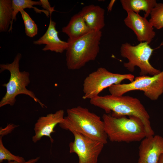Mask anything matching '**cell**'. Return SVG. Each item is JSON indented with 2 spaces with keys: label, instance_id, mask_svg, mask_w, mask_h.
<instances>
[{
  "label": "cell",
  "instance_id": "obj_1",
  "mask_svg": "<svg viewBox=\"0 0 163 163\" xmlns=\"http://www.w3.org/2000/svg\"><path fill=\"white\" fill-rule=\"evenodd\" d=\"M90 102L115 117L126 116L139 117L144 124L146 137L155 135L151 126L149 115L138 99L128 95L116 96L110 94L99 95L90 100Z\"/></svg>",
  "mask_w": 163,
  "mask_h": 163
},
{
  "label": "cell",
  "instance_id": "obj_2",
  "mask_svg": "<svg viewBox=\"0 0 163 163\" xmlns=\"http://www.w3.org/2000/svg\"><path fill=\"white\" fill-rule=\"evenodd\" d=\"M67 115L59 124L60 127L71 132H75L104 144L108 137L100 117L81 106L68 109Z\"/></svg>",
  "mask_w": 163,
  "mask_h": 163
},
{
  "label": "cell",
  "instance_id": "obj_3",
  "mask_svg": "<svg viewBox=\"0 0 163 163\" xmlns=\"http://www.w3.org/2000/svg\"><path fill=\"white\" fill-rule=\"evenodd\" d=\"M102 36L101 31L91 30L77 39H68L66 50L68 69H79L88 62L95 60L99 52Z\"/></svg>",
  "mask_w": 163,
  "mask_h": 163
},
{
  "label": "cell",
  "instance_id": "obj_4",
  "mask_svg": "<svg viewBox=\"0 0 163 163\" xmlns=\"http://www.w3.org/2000/svg\"><path fill=\"white\" fill-rule=\"evenodd\" d=\"M104 129L108 138L112 142L129 143L141 141L146 137L143 123L134 116L115 117L110 114L102 116Z\"/></svg>",
  "mask_w": 163,
  "mask_h": 163
},
{
  "label": "cell",
  "instance_id": "obj_5",
  "mask_svg": "<svg viewBox=\"0 0 163 163\" xmlns=\"http://www.w3.org/2000/svg\"><path fill=\"white\" fill-rule=\"evenodd\" d=\"M21 57V54L18 53L11 63L0 65V72L8 70L10 75L8 82L2 85L6 88V91L0 102V107L8 104L13 106L16 101V97L20 94L28 95L39 103L42 107H46L32 91L27 88L30 83V73L25 71H20L19 62Z\"/></svg>",
  "mask_w": 163,
  "mask_h": 163
},
{
  "label": "cell",
  "instance_id": "obj_6",
  "mask_svg": "<svg viewBox=\"0 0 163 163\" xmlns=\"http://www.w3.org/2000/svg\"><path fill=\"white\" fill-rule=\"evenodd\" d=\"M149 44L145 42H140L135 46L128 42L123 43L120 47V55L128 60L123 63L124 66L132 72L134 71L135 67H138L140 70V76H154L160 73L161 71L155 68L150 63V57L155 49Z\"/></svg>",
  "mask_w": 163,
  "mask_h": 163
},
{
  "label": "cell",
  "instance_id": "obj_7",
  "mask_svg": "<svg viewBox=\"0 0 163 163\" xmlns=\"http://www.w3.org/2000/svg\"><path fill=\"white\" fill-rule=\"evenodd\" d=\"M135 76L131 74L114 73L104 68L101 67L89 74L85 79L83 85L84 99L94 98L98 96L104 89L114 85L121 84L128 80L131 82Z\"/></svg>",
  "mask_w": 163,
  "mask_h": 163
},
{
  "label": "cell",
  "instance_id": "obj_8",
  "mask_svg": "<svg viewBox=\"0 0 163 163\" xmlns=\"http://www.w3.org/2000/svg\"><path fill=\"white\" fill-rule=\"evenodd\" d=\"M135 90L143 91L144 95L152 101L158 100L163 93V70L154 76L140 75L129 83L114 85L109 88L110 94L116 96Z\"/></svg>",
  "mask_w": 163,
  "mask_h": 163
},
{
  "label": "cell",
  "instance_id": "obj_9",
  "mask_svg": "<svg viewBox=\"0 0 163 163\" xmlns=\"http://www.w3.org/2000/svg\"><path fill=\"white\" fill-rule=\"evenodd\" d=\"M72 133L74 140L69 144V152L77 155L78 163H97L104 144L76 132Z\"/></svg>",
  "mask_w": 163,
  "mask_h": 163
},
{
  "label": "cell",
  "instance_id": "obj_10",
  "mask_svg": "<svg viewBox=\"0 0 163 163\" xmlns=\"http://www.w3.org/2000/svg\"><path fill=\"white\" fill-rule=\"evenodd\" d=\"M127 15L124 20L125 25L135 34L137 40L149 44L155 37L154 27L144 17L132 11L127 12Z\"/></svg>",
  "mask_w": 163,
  "mask_h": 163
},
{
  "label": "cell",
  "instance_id": "obj_11",
  "mask_svg": "<svg viewBox=\"0 0 163 163\" xmlns=\"http://www.w3.org/2000/svg\"><path fill=\"white\" fill-rule=\"evenodd\" d=\"M163 154V137L154 135L145 137L139 148L137 163H158Z\"/></svg>",
  "mask_w": 163,
  "mask_h": 163
},
{
  "label": "cell",
  "instance_id": "obj_12",
  "mask_svg": "<svg viewBox=\"0 0 163 163\" xmlns=\"http://www.w3.org/2000/svg\"><path fill=\"white\" fill-rule=\"evenodd\" d=\"M64 114V111L60 110L54 113H49L45 116L39 117L34 126V134L32 137V141L36 143L42 137L46 136L50 138L51 142H53L51 134L55 132V126L63 120Z\"/></svg>",
  "mask_w": 163,
  "mask_h": 163
},
{
  "label": "cell",
  "instance_id": "obj_13",
  "mask_svg": "<svg viewBox=\"0 0 163 163\" xmlns=\"http://www.w3.org/2000/svg\"><path fill=\"white\" fill-rule=\"evenodd\" d=\"M56 23L50 18L48 28L44 34L33 43L36 45L45 44L43 48L44 51L50 50L62 53L66 50L68 45L67 42L61 40L58 36V32L56 28Z\"/></svg>",
  "mask_w": 163,
  "mask_h": 163
},
{
  "label": "cell",
  "instance_id": "obj_14",
  "mask_svg": "<svg viewBox=\"0 0 163 163\" xmlns=\"http://www.w3.org/2000/svg\"><path fill=\"white\" fill-rule=\"evenodd\" d=\"M79 12L91 30L101 31L105 26V10L100 6L93 4L85 6Z\"/></svg>",
  "mask_w": 163,
  "mask_h": 163
},
{
  "label": "cell",
  "instance_id": "obj_15",
  "mask_svg": "<svg viewBox=\"0 0 163 163\" xmlns=\"http://www.w3.org/2000/svg\"><path fill=\"white\" fill-rule=\"evenodd\" d=\"M91 30L79 12L72 17L62 31L69 37L68 39L74 40L87 34Z\"/></svg>",
  "mask_w": 163,
  "mask_h": 163
},
{
  "label": "cell",
  "instance_id": "obj_16",
  "mask_svg": "<svg viewBox=\"0 0 163 163\" xmlns=\"http://www.w3.org/2000/svg\"><path fill=\"white\" fill-rule=\"evenodd\" d=\"M123 9L126 12L139 14L140 11L145 12L144 17L147 18L157 2L155 0H121Z\"/></svg>",
  "mask_w": 163,
  "mask_h": 163
},
{
  "label": "cell",
  "instance_id": "obj_17",
  "mask_svg": "<svg viewBox=\"0 0 163 163\" xmlns=\"http://www.w3.org/2000/svg\"><path fill=\"white\" fill-rule=\"evenodd\" d=\"M13 8L12 19L10 27L8 32L11 31L12 25L14 20H16V16L19 12L25 9L33 8L37 13L41 14L42 12L44 13L47 17L50 15L49 13L44 9H39L34 6L39 5L41 6L40 1H34L31 0H12Z\"/></svg>",
  "mask_w": 163,
  "mask_h": 163
},
{
  "label": "cell",
  "instance_id": "obj_18",
  "mask_svg": "<svg viewBox=\"0 0 163 163\" xmlns=\"http://www.w3.org/2000/svg\"><path fill=\"white\" fill-rule=\"evenodd\" d=\"M12 0H0V32L8 31L12 19Z\"/></svg>",
  "mask_w": 163,
  "mask_h": 163
},
{
  "label": "cell",
  "instance_id": "obj_19",
  "mask_svg": "<svg viewBox=\"0 0 163 163\" xmlns=\"http://www.w3.org/2000/svg\"><path fill=\"white\" fill-rule=\"evenodd\" d=\"M149 22L154 28H163V3H157L150 14Z\"/></svg>",
  "mask_w": 163,
  "mask_h": 163
},
{
  "label": "cell",
  "instance_id": "obj_20",
  "mask_svg": "<svg viewBox=\"0 0 163 163\" xmlns=\"http://www.w3.org/2000/svg\"><path fill=\"white\" fill-rule=\"evenodd\" d=\"M20 12L24 22L25 32L26 36L30 37H33L38 33L37 25L24 10L21 11Z\"/></svg>",
  "mask_w": 163,
  "mask_h": 163
},
{
  "label": "cell",
  "instance_id": "obj_21",
  "mask_svg": "<svg viewBox=\"0 0 163 163\" xmlns=\"http://www.w3.org/2000/svg\"><path fill=\"white\" fill-rule=\"evenodd\" d=\"M2 137H0V162L3 161L7 160L8 162L15 161L19 163H22L25 161L22 157L15 155L12 154L4 146L2 141Z\"/></svg>",
  "mask_w": 163,
  "mask_h": 163
},
{
  "label": "cell",
  "instance_id": "obj_22",
  "mask_svg": "<svg viewBox=\"0 0 163 163\" xmlns=\"http://www.w3.org/2000/svg\"><path fill=\"white\" fill-rule=\"evenodd\" d=\"M41 6L44 10L48 12L51 15L52 12L55 11L54 7H51L48 0H40Z\"/></svg>",
  "mask_w": 163,
  "mask_h": 163
},
{
  "label": "cell",
  "instance_id": "obj_23",
  "mask_svg": "<svg viewBox=\"0 0 163 163\" xmlns=\"http://www.w3.org/2000/svg\"><path fill=\"white\" fill-rule=\"evenodd\" d=\"M16 126V125L13 124H10L4 129L1 128L0 136L2 137V136H4V134L5 135L11 132Z\"/></svg>",
  "mask_w": 163,
  "mask_h": 163
},
{
  "label": "cell",
  "instance_id": "obj_24",
  "mask_svg": "<svg viewBox=\"0 0 163 163\" xmlns=\"http://www.w3.org/2000/svg\"><path fill=\"white\" fill-rule=\"evenodd\" d=\"M40 157H38L35 158H33L27 161H26L25 162L22 163H36L40 159ZM8 163H19L15 161H11L8 162Z\"/></svg>",
  "mask_w": 163,
  "mask_h": 163
},
{
  "label": "cell",
  "instance_id": "obj_25",
  "mask_svg": "<svg viewBox=\"0 0 163 163\" xmlns=\"http://www.w3.org/2000/svg\"><path fill=\"white\" fill-rule=\"evenodd\" d=\"M115 2V0H111L110 2L107 7L108 11H111V9H112L113 6Z\"/></svg>",
  "mask_w": 163,
  "mask_h": 163
},
{
  "label": "cell",
  "instance_id": "obj_26",
  "mask_svg": "<svg viewBox=\"0 0 163 163\" xmlns=\"http://www.w3.org/2000/svg\"><path fill=\"white\" fill-rule=\"evenodd\" d=\"M158 163H163V154L160 156Z\"/></svg>",
  "mask_w": 163,
  "mask_h": 163
}]
</instances>
